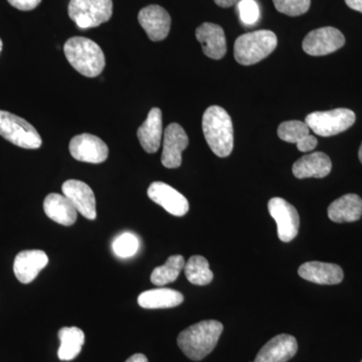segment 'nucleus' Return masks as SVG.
<instances>
[{"label": "nucleus", "mask_w": 362, "mask_h": 362, "mask_svg": "<svg viewBox=\"0 0 362 362\" xmlns=\"http://www.w3.org/2000/svg\"><path fill=\"white\" fill-rule=\"evenodd\" d=\"M59 339L61 341L58 356L61 361H70L82 351L85 343V334L78 327H64L59 331Z\"/></svg>", "instance_id": "393cba45"}, {"label": "nucleus", "mask_w": 362, "mask_h": 362, "mask_svg": "<svg viewBox=\"0 0 362 362\" xmlns=\"http://www.w3.org/2000/svg\"><path fill=\"white\" fill-rule=\"evenodd\" d=\"M112 249L119 258H131L139 249V240L133 233H124L114 240Z\"/></svg>", "instance_id": "cd10ccee"}, {"label": "nucleus", "mask_w": 362, "mask_h": 362, "mask_svg": "<svg viewBox=\"0 0 362 362\" xmlns=\"http://www.w3.org/2000/svg\"><path fill=\"white\" fill-rule=\"evenodd\" d=\"M345 4L354 11L362 13V0H345Z\"/></svg>", "instance_id": "2f4dec72"}, {"label": "nucleus", "mask_w": 362, "mask_h": 362, "mask_svg": "<svg viewBox=\"0 0 362 362\" xmlns=\"http://www.w3.org/2000/svg\"><path fill=\"white\" fill-rule=\"evenodd\" d=\"M344 44V35L339 30L326 26L309 33L305 37L302 47L306 54L320 57L338 51Z\"/></svg>", "instance_id": "1a4fd4ad"}, {"label": "nucleus", "mask_w": 362, "mask_h": 362, "mask_svg": "<svg viewBox=\"0 0 362 362\" xmlns=\"http://www.w3.org/2000/svg\"><path fill=\"white\" fill-rule=\"evenodd\" d=\"M240 21L246 25H252L259 21V8L255 0H240L238 6Z\"/></svg>", "instance_id": "c756f323"}, {"label": "nucleus", "mask_w": 362, "mask_h": 362, "mask_svg": "<svg viewBox=\"0 0 362 362\" xmlns=\"http://www.w3.org/2000/svg\"><path fill=\"white\" fill-rule=\"evenodd\" d=\"M278 45L277 35L271 30L247 33L235 40L233 54L243 66H251L270 56Z\"/></svg>", "instance_id": "20e7f679"}, {"label": "nucleus", "mask_w": 362, "mask_h": 362, "mask_svg": "<svg viewBox=\"0 0 362 362\" xmlns=\"http://www.w3.org/2000/svg\"><path fill=\"white\" fill-rule=\"evenodd\" d=\"M216 6L223 7V8H228V7L233 6L235 4L237 0H214Z\"/></svg>", "instance_id": "72a5a7b5"}, {"label": "nucleus", "mask_w": 362, "mask_h": 362, "mask_svg": "<svg viewBox=\"0 0 362 362\" xmlns=\"http://www.w3.org/2000/svg\"><path fill=\"white\" fill-rule=\"evenodd\" d=\"M195 37L202 45V51L206 57L221 59L226 56V40L221 26L216 23H204L195 30Z\"/></svg>", "instance_id": "f3484780"}, {"label": "nucleus", "mask_w": 362, "mask_h": 362, "mask_svg": "<svg viewBox=\"0 0 362 362\" xmlns=\"http://www.w3.org/2000/svg\"><path fill=\"white\" fill-rule=\"evenodd\" d=\"M279 13L289 16H299L306 13L311 6V0H273Z\"/></svg>", "instance_id": "c85d7f7f"}, {"label": "nucleus", "mask_w": 362, "mask_h": 362, "mask_svg": "<svg viewBox=\"0 0 362 362\" xmlns=\"http://www.w3.org/2000/svg\"><path fill=\"white\" fill-rule=\"evenodd\" d=\"M296 338L289 334H280L259 350L254 362H287L297 354Z\"/></svg>", "instance_id": "dca6fc26"}, {"label": "nucleus", "mask_w": 362, "mask_h": 362, "mask_svg": "<svg viewBox=\"0 0 362 362\" xmlns=\"http://www.w3.org/2000/svg\"><path fill=\"white\" fill-rule=\"evenodd\" d=\"M63 194L70 199L78 213L88 220L97 218L96 199L89 185L80 180H70L64 182L62 187Z\"/></svg>", "instance_id": "ddd939ff"}, {"label": "nucleus", "mask_w": 362, "mask_h": 362, "mask_svg": "<svg viewBox=\"0 0 362 362\" xmlns=\"http://www.w3.org/2000/svg\"><path fill=\"white\" fill-rule=\"evenodd\" d=\"M49 263L47 255L40 250L21 252L14 259L13 272L23 284L32 283Z\"/></svg>", "instance_id": "2eb2a0df"}, {"label": "nucleus", "mask_w": 362, "mask_h": 362, "mask_svg": "<svg viewBox=\"0 0 362 362\" xmlns=\"http://www.w3.org/2000/svg\"><path fill=\"white\" fill-rule=\"evenodd\" d=\"M64 52L70 65L85 77H97L106 65L101 47L87 37H71L64 45Z\"/></svg>", "instance_id": "7ed1b4c3"}, {"label": "nucleus", "mask_w": 362, "mask_h": 362, "mask_svg": "<svg viewBox=\"0 0 362 362\" xmlns=\"http://www.w3.org/2000/svg\"><path fill=\"white\" fill-rule=\"evenodd\" d=\"M2 47H4V44H2V40H0V52L2 51Z\"/></svg>", "instance_id": "c9c22d12"}, {"label": "nucleus", "mask_w": 362, "mask_h": 362, "mask_svg": "<svg viewBox=\"0 0 362 362\" xmlns=\"http://www.w3.org/2000/svg\"><path fill=\"white\" fill-rule=\"evenodd\" d=\"M328 216L337 223H354L362 216V199L359 195H343L328 207Z\"/></svg>", "instance_id": "5701e85b"}, {"label": "nucleus", "mask_w": 362, "mask_h": 362, "mask_svg": "<svg viewBox=\"0 0 362 362\" xmlns=\"http://www.w3.org/2000/svg\"><path fill=\"white\" fill-rule=\"evenodd\" d=\"M332 162L329 156L323 152H314L298 159L293 165L292 171L295 177L324 178L331 173Z\"/></svg>", "instance_id": "6ab92c4d"}, {"label": "nucleus", "mask_w": 362, "mask_h": 362, "mask_svg": "<svg viewBox=\"0 0 362 362\" xmlns=\"http://www.w3.org/2000/svg\"><path fill=\"white\" fill-rule=\"evenodd\" d=\"M185 258L180 255L169 257L164 265L157 267L152 272L150 277L151 282L158 287L175 282L180 272L185 269Z\"/></svg>", "instance_id": "a878e982"}, {"label": "nucleus", "mask_w": 362, "mask_h": 362, "mask_svg": "<svg viewBox=\"0 0 362 362\" xmlns=\"http://www.w3.org/2000/svg\"><path fill=\"white\" fill-rule=\"evenodd\" d=\"M362 362V361H361Z\"/></svg>", "instance_id": "e433bc0d"}, {"label": "nucleus", "mask_w": 362, "mask_h": 362, "mask_svg": "<svg viewBox=\"0 0 362 362\" xmlns=\"http://www.w3.org/2000/svg\"><path fill=\"white\" fill-rule=\"evenodd\" d=\"M113 14L112 0H71L69 16L81 30L97 28Z\"/></svg>", "instance_id": "39448f33"}, {"label": "nucleus", "mask_w": 362, "mask_h": 362, "mask_svg": "<svg viewBox=\"0 0 362 362\" xmlns=\"http://www.w3.org/2000/svg\"><path fill=\"white\" fill-rule=\"evenodd\" d=\"M269 213L277 223L278 237L282 242H291L299 232L300 218L297 209L284 199L274 197L268 204Z\"/></svg>", "instance_id": "6e6552de"}, {"label": "nucleus", "mask_w": 362, "mask_h": 362, "mask_svg": "<svg viewBox=\"0 0 362 362\" xmlns=\"http://www.w3.org/2000/svg\"><path fill=\"white\" fill-rule=\"evenodd\" d=\"M0 135L21 148L39 149L42 146V138L32 124L7 111L0 110Z\"/></svg>", "instance_id": "423d86ee"}, {"label": "nucleus", "mask_w": 362, "mask_h": 362, "mask_svg": "<svg viewBox=\"0 0 362 362\" xmlns=\"http://www.w3.org/2000/svg\"><path fill=\"white\" fill-rule=\"evenodd\" d=\"M202 131L211 151L216 156L228 157L233 148L232 118L220 106H211L202 116Z\"/></svg>", "instance_id": "f03ea898"}, {"label": "nucleus", "mask_w": 362, "mask_h": 362, "mask_svg": "<svg viewBox=\"0 0 362 362\" xmlns=\"http://www.w3.org/2000/svg\"><path fill=\"white\" fill-rule=\"evenodd\" d=\"M188 136L177 123L168 126L163 135L161 162L166 168H178L182 162L183 150L188 146Z\"/></svg>", "instance_id": "9b49d317"}, {"label": "nucleus", "mask_w": 362, "mask_h": 362, "mask_svg": "<svg viewBox=\"0 0 362 362\" xmlns=\"http://www.w3.org/2000/svg\"><path fill=\"white\" fill-rule=\"evenodd\" d=\"M70 153L76 160L98 164L108 158L109 148L97 136L85 133L71 140Z\"/></svg>", "instance_id": "9d476101"}, {"label": "nucleus", "mask_w": 362, "mask_h": 362, "mask_svg": "<svg viewBox=\"0 0 362 362\" xmlns=\"http://www.w3.org/2000/svg\"><path fill=\"white\" fill-rule=\"evenodd\" d=\"M44 211L47 218L62 226H73L77 221V209L64 194L47 195L44 202Z\"/></svg>", "instance_id": "4be33fe9"}, {"label": "nucleus", "mask_w": 362, "mask_h": 362, "mask_svg": "<svg viewBox=\"0 0 362 362\" xmlns=\"http://www.w3.org/2000/svg\"><path fill=\"white\" fill-rule=\"evenodd\" d=\"M358 157H359V160H361V162L362 163V143H361V148H359Z\"/></svg>", "instance_id": "f704fd0d"}, {"label": "nucleus", "mask_w": 362, "mask_h": 362, "mask_svg": "<svg viewBox=\"0 0 362 362\" xmlns=\"http://www.w3.org/2000/svg\"><path fill=\"white\" fill-rule=\"evenodd\" d=\"M147 194L152 202L163 207L168 213L173 216H185L189 209V204L185 195L161 181L151 183L147 190Z\"/></svg>", "instance_id": "f8f14e48"}, {"label": "nucleus", "mask_w": 362, "mask_h": 362, "mask_svg": "<svg viewBox=\"0 0 362 362\" xmlns=\"http://www.w3.org/2000/svg\"><path fill=\"white\" fill-rule=\"evenodd\" d=\"M138 21L152 42L165 40L170 32V16L159 6L144 7L138 14Z\"/></svg>", "instance_id": "4468645a"}, {"label": "nucleus", "mask_w": 362, "mask_h": 362, "mask_svg": "<svg viewBox=\"0 0 362 362\" xmlns=\"http://www.w3.org/2000/svg\"><path fill=\"white\" fill-rule=\"evenodd\" d=\"M356 116L349 109L338 108L331 111L313 112L305 119V123L316 135L330 137L349 129L356 123Z\"/></svg>", "instance_id": "0eeeda50"}, {"label": "nucleus", "mask_w": 362, "mask_h": 362, "mask_svg": "<svg viewBox=\"0 0 362 362\" xmlns=\"http://www.w3.org/2000/svg\"><path fill=\"white\" fill-rule=\"evenodd\" d=\"M11 6L20 9V11H33L35 7L40 6L42 0H7Z\"/></svg>", "instance_id": "7c9ffc66"}, {"label": "nucleus", "mask_w": 362, "mask_h": 362, "mask_svg": "<svg viewBox=\"0 0 362 362\" xmlns=\"http://www.w3.org/2000/svg\"><path fill=\"white\" fill-rule=\"evenodd\" d=\"M125 362H148V359L144 354H136L130 356Z\"/></svg>", "instance_id": "473e14b6"}, {"label": "nucleus", "mask_w": 362, "mask_h": 362, "mask_svg": "<svg viewBox=\"0 0 362 362\" xmlns=\"http://www.w3.org/2000/svg\"><path fill=\"white\" fill-rule=\"evenodd\" d=\"M187 279L192 284L206 286L213 281L214 273L209 269V264L202 256H192L185 266Z\"/></svg>", "instance_id": "bb28decb"}, {"label": "nucleus", "mask_w": 362, "mask_h": 362, "mask_svg": "<svg viewBox=\"0 0 362 362\" xmlns=\"http://www.w3.org/2000/svg\"><path fill=\"white\" fill-rule=\"evenodd\" d=\"M183 300V295L176 290L157 288L143 292L137 301L139 306L144 309H168L178 306Z\"/></svg>", "instance_id": "b1692460"}, {"label": "nucleus", "mask_w": 362, "mask_h": 362, "mask_svg": "<svg viewBox=\"0 0 362 362\" xmlns=\"http://www.w3.org/2000/svg\"><path fill=\"white\" fill-rule=\"evenodd\" d=\"M278 136L283 141L295 143L298 150L308 152L316 148L318 140L315 136L310 134V128L301 121H286L280 124Z\"/></svg>", "instance_id": "aec40b11"}, {"label": "nucleus", "mask_w": 362, "mask_h": 362, "mask_svg": "<svg viewBox=\"0 0 362 362\" xmlns=\"http://www.w3.org/2000/svg\"><path fill=\"white\" fill-rule=\"evenodd\" d=\"M300 277L319 285H337L342 282L344 274L339 266L323 262H307L298 270Z\"/></svg>", "instance_id": "a211bd4d"}, {"label": "nucleus", "mask_w": 362, "mask_h": 362, "mask_svg": "<svg viewBox=\"0 0 362 362\" xmlns=\"http://www.w3.org/2000/svg\"><path fill=\"white\" fill-rule=\"evenodd\" d=\"M137 137L142 148L147 153H156L162 139V113L159 108H152L146 120L137 131Z\"/></svg>", "instance_id": "412c9836"}, {"label": "nucleus", "mask_w": 362, "mask_h": 362, "mask_svg": "<svg viewBox=\"0 0 362 362\" xmlns=\"http://www.w3.org/2000/svg\"><path fill=\"white\" fill-rule=\"evenodd\" d=\"M223 330V324L216 320L194 324L178 335V346L188 358L194 361H202L218 344Z\"/></svg>", "instance_id": "f257e3e1"}]
</instances>
